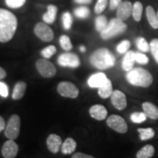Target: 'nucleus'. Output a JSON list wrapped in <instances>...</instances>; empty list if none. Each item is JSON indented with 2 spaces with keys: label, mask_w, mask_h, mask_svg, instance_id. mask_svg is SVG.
Instances as JSON below:
<instances>
[{
  "label": "nucleus",
  "mask_w": 158,
  "mask_h": 158,
  "mask_svg": "<svg viewBox=\"0 0 158 158\" xmlns=\"http://www.w3.org/2000/svg\"><path fill=\"white\" fill-rule=\"evenodd\" d=\"M62 21L63 28L65 30H69L73 25V16L69 12H65L62 16Z\"/></svg>",
  "instance_id": "nucleus-29"
},
{
  "label": "nucleus",
  "mask_w": 158,
  "mask_h": 158,
  "mask_svg": "<svg viewBox=\"0 0 158 158\" xmlns=\"http://www.w3.org/2000/svg\"><path fill=\"white\" fill-rule=\"evenodd\" d=\"M143 112L151 119H157L158 118V108L155 105L149 102H145L142 105Z\"/></svg>",
  "instance_id": "nucleus-18"
},
{
  "label": "nucleus",
  "mask_w": 158,
  "mask_h": 158,
  "mask_svg": "<svg viewBox=\"0 0 158 158\" xmlns=\"http://www.w3.org/2000/svg\"><path fill=\"white\" fill-rule=\"evenodd\" d=\"M122 2V0H110L109 7L111 10L117 9L120 4Z\"/></svg>",
  "instance_id": "nucleus-40"
},
{
  "label": "nucleus",
  "mask_w": 158,
  "mask_h": 158,
  "mask_svg": "<svg viewBox=\"0 0 158 158\" xmlns=\"http://www.w3.org/2000/svg\"><path fill=\"white\" fill-rule=\"evenodd\" d=\"M143 7L141 2H135L133 5V12H132V15H133L134 20L137 22L141 21L142 14H143Z\"/></svg>",
  "instance_id": "nucleus-25"
},
{
  "label": "nucleus",
  "mask_w": 158,
  "mask_h": 158,
  "mask_svg": "<svg viewBox=\"0 0 158 158\" xmlns=\"http://www.w3.org/2000/svg\"><path fill=\"white\" fill-rule=\"evenodd\" d=\"M18 20L7 10L0 8V42L7 43L13 38L16 31Z\"/></svg>",
  "instance_id": "nucleus-1"
},
{
  "label": "nucleus",
  "mask_w": 158,
  "mask_h": 158,
  "mask_svg": "<svg viewBox=\"0 0 158 158\" xmlns=\"http://www.w3.org/2000/svg\"><path fill=\"white\" fill-rule=\"evenodd\" d=\"M9 94L7 85L2 81H0V96L6 98Z\"/></svg>",
  "instance_id": "nucleus-39"
},
{
  "label": "nucleus",
  "mask_w": 158,
  "mask_h": 158,
  "mask_svg": "<svg viewBox=\"0 0 158 158\" xmlns=\"http://www.w3.org/2000/svg\"><path fill=\"white\" fill-rule=\"evenodd\" d=\"M113 87H112V83L109 79L102 86L98 88V94L102 98H108L110 97L113 93Z\"/></svg>",
  "instance_id": "nucleus-22"
},
{
  "label": "nucleus",
  "mask_w": 158,
  "mask_h": 158,
  "mask_svg": "<svg viewBox=\"0 0 158 158\" xmlns=\"http://www.w3.org/2000/svg\"><path fill=\"white\" fill-rule=\"evenodd\" d=\"M112 104L118 110H123L127 106V98L125 94L119 90L114 91L110 95Z\"/></svg>",
  "instance_id": "nucleus-13"
},
{
  "label": "nucleus",
  "mask_w": 158,
  "mask_h": 158,
  "mask_svg": "<svg viewBox=\"0 0 158 158\" xmlns=\"http://www.w3.org/2000/svg\"><path fill=\"white\" fill-rule=\"evenodd\" d=\"M59 43L61 47L65 51H70L73 48L72 43H71L70 37L67 35H62L59 38Z\"/></svg>",
  "instance_id": "nucleus-32"
},
{
  "label": "nucleus",
  "mask_w": 158,
  "mask_h": 158,
  "mask_svg": "<svg viewBox=\"0 0 158 158\" xmlns=\"http://www.w3.org/2000/svg\"><path fill=\"white\" fill-rule=\"evenodd\" d=\"M108 20L105 15H98L95 19V29L96 30L101 32L103 29L106 28L108 24Z\"/></svg>",
  "instance_id": "nucleus-28"
},
{
  "label": "nucleus",
  "mask_w": 158,
  "mask_h": 158,
  "mask_svg": "<svg viewBox=\"0 0 158 158\" xmlns=\"http://www.w3.org/2000/svg\"><path fill=\"white\" fill-rule=\"evenodd\" d=\"M138 132L140 134V138L141 141H146L152 138L155 135V132L152 128H139Z\"/></svg>",
  "instance_id": "nucleus-26"
},
{
  "label": "nucleus",
  "mask_w": 158,
  "mask_h": 158,
  "mask_svg": "<svg viewBox=\"0 0 158 158\" xmlns=\"http://www.w3.org/2000/svg\"><path fill=\"white\" fill-rule=\"evenodd\" d=\"M127 29V24L118 18L112 19L107 26L100 32V36L103 40H108L122 34Z\"/></svg>",
  "instance_id": "nucleus-4"
},
{
  "label": "nucleus",
  "mask_w": 158,
  "mask_h": 158,
  "mask_svg": "<svg viewBox=\"0 0 158 158\" xmlns=\"http://www.w3.org/2000/svg\"><path fill=\"white\" fill-rule=\"evenodd\" d=\"M6 76H7L6 71L4 70L2 68H1V67H0V80H1V79L5 78Z\"/></svg>",
  "instance_id": "nucleus-44"
},
{
  "label": "nucleus",
  "mask_w": 158,
  "mask_h": 158,
  "mask_svg": "<svg viewBox=\"0 0 158 158\" xmlns=\"http://www.w3.org/2000/svg\"><path fill=\"white\" fill-rule=\"evenodd\" d=\"M72 157L73 158H93L92 156L86 155V154L81 153V152L75 153L74 155L72 156Z\"/></svg>",
  "instance_id": "nucleus-41"
},
{
  "label": "nucleus",
  "mask_w": 158,
  "mask_h": 158,
  "mask_svg": "<svg viewBox=\"0 0 158 158\" xmlns=\"http://www.w3.org/2000/svg\"><path fill=\"white\" fill-rule=\"evenodd\" d=\"M130 47V42L127 40H123L117 45L116 47V51H118V53L119 54H125L127 52V51L129 50Z\"/></svg>",
  "instance_id": "nucleus-36"
},
{
  "label": "nucleus",
  "mask_w": 158,
  "mask_h": 158,
  "mask_svg": "<svg viewBox=\"0 0 158 158\" xmlns=\"http://www.w3.org/2000/svg\"><path fill=\"white\" fill-rule=\"evenodd\" d=\"M108 5V0H98L94 6V13L96 14H100L106 10Z\"/></svg>",
  "instance_id": "nucleus-34"
},
{
  "label": "nucleus",
  "mask_w": 158,
  "mask_h": 158,
  "mask_svg": "<svg viewBox=\"0 0 158 158\" xmlns=\"http://www.w3.org/2000/svg\"><path fill=\"white\" fill-rule=\"evenodd\" d=\"M157 16H158V12H157Z\"/></svg>",
  "instance_id": "nucleus-46"
},
{
  "label": "nucleus",
  "mask_w": 158,
  "mask_h": 158,
  "mask_svg": "<svg viewBox=\"0 0 158 158\" xmlns=\"http://www.w3.org/2000/svg\"><path fill=\"white\" fill-rule=\"evenodd\" d=\"M80 51H81V52H85V51H86V47L85 46H81L80 47Z\"/></svg>",
  "instance_id": "nucleus-45"
},
{
  "label": "nucleus",
  "mask_w": 158,
  "mask_h": 158,
  "mask_svg": "<svg viewBox=\"0 0 158 158\" xmlns=\"http://www.w3.org/2000/svg\"><path fill=\"white\" fill-rule=\"evenodd\" d=\"M107 124L109 127L119 133H125L127 131V124L125 120L120 116L111 115L108 118Z\"/></svg>",
  "instance_id": "nucleus-9"
},
{
  "label": "nucleus",
  "mask_w": 158,
  "mask_h": 158,
  "mask_svg": "<svg viewBox=\"0 0 158 158\" xmlns=\"http://www.w3.org/2000/svg\"><path fill=\"white\" fill-rule=\"evenodd\" d=\"M26 89H27V84L24 82H18L15 85L13 94H12V98L13 100H20V99L22 98L25 94Z\"/></svg>",
  "instance_id": "nucleus-21"
},
{
  "label": "nucleus",
  "mask_w": 158,
  "mask_h": 158,
  "mask_svg": "<svg viewBox=\"0 0 158 158\" xmlns=\"http://www.w3.org/2000/svg\"><path fill=\"white\" fill-rule=\"evenodd\" d=\"M155 154V148L152 145H146L138 152L136 157L138 158H150L153 157Z\"/></svg>",
  "instance_id": "nucleus-24"
},
{
  "label": "nucleus",
  "mask_w": 158,
  "mask_h": 158,
  "mask_svg": "<svg viewBox=\"0 0 158 158\" xmlns=\"http://www.w3.org/2000/svg\"><path fill=\"white\" fill-rule=\"evenodd\" d=\"M76 142L74 139L68 138L65 140L62 145V152L64 155L72 154L76 149Z\"/></svg>",
  "instance_id": "nucleus-23"
},
{
  "label": "nucleus",
  "mask_w": 158,
  "mask_h": 158,
  "mask_svg": "<svg viewBox=\"0 0 158 158\" xmlns=\"http://www.w3.org/2000/svg\"><path fill=\"white\" fill-rule=\"evenodd\" d=\"M21 128V119L16 114H14L9 118L5 129L6 137L9 139L15 140L19 137Z\"/></svg>",
  "instance_id": "nucleus-5"
},
{
  "label": "nucleus",
  "mask_w": 158,
  "mask_h": 158,
  "mask_svg": "<svg viewBox=\"0 0 158 158\" xmlns=\"http://www.w3.org/2000/svg\"><path fill=\"white\" fill-rule=\"evenodd\" d=\"M135 52L133 51H129L126 53L125 56H124L122 60V68L125 71H130L133 68L134 64H135Z\"/></svg>",
  "instance_id": "nucleus-17"
},
{
  "label": "nucleus",
  "mask_w": 158,
  "mask_h": 158,
  "mask_svg": "<svg viewBox=\"0 0 158 158\" xmlns=\"http://www.w3.org/2000/svg\"><path fill=\"white\" fill-rule=\"evenodd\" d=\"M150 50L152 51L156 62L158 64V39H154L150 43Z\"/></svg>",
  "instance_id": "nucleus-37"
},
{
  "label": "nucleus",
  "mask_w": 158,
  "mask_h": 158,
  "mask_svg": "<svg viewBox=\"0 0 158 158\" xmlns=\"http://www.w3.org/2000/svg\"><path fill=\"white\" fill-rule=\"evenodd\" d=\"M136 46L139 49L140 51H143V52H148L150 50V44L144 39L143 37H139L136 39Z\"/></svg>",
  "instance_id": "nucleus-30"
},
{
  "label": "nucleus",
  "mask_w": 158,
  "mask_h": 158,
  "mask_svg": "<svg viewBox=\"0 0 158 158\" xmlns=\"http://www.w3.org/2000/svg\"><path fill=\"white\" fill-rule=\"evenodd\" d=\"M75 16L80 19H86L89 16L90 10L86 6H81L77 7L73 11Z\"/></svg>",
  "instance_id": "nucleus-27"
},
{
  "label": "nucleus",
  "mask_w": 158,
  "mask_h": 158,
  "mask_svg": "<svg viewBox=\"0 0 158 158\" xmlns=\"http://www.w3.org/2000/svg\"><path fill=\"white\" fill-rule=\"evenodd\" d=\"M34 31L40 39L45 42H51L54 39V31L45 23H37L35 27Z\"/></svg>",
  "instance_id": "nucleus-8"
},
{
  "label": "nucleus",
  "mask_w": 158,
  "mask_h": 158,
  "mask_svg": "<svg viewBox=\"0 0 158 158\" xmlns=\"http://www.w3.org/2000/svg\"><path fill=\"white\" fill-rule=\"evenodd\" d=\"M19 152V146L14 140L9 139L4 143L2 148V155L5 158H14Z\"/></svg>",
  "instance_id": "nucleus-12"
},
{
  "label": "nucleus",
  "mask_w": 158,
  "mask_h": 158,
  "mask_svg": "<svg viewBox=\"0 0 158 158\" xmlns=\"http://www.w3.org/2000/svg\"><path fill=\"white\" fill-rule=\"evenodd\" d=\"M135 62H137L141 64H147L149 63V58L146 55L141 54L140 52H135Z\"/></svg>",
  "instance_id": "nucleus-38"
},
{
  "label": "nucleus",
  "mask_w": 158,
  "mask_h": 158,
  "mask_svg": "<svg viewBox=\"0 0 158 158\" xmlns=\"http://www.w3.org/2000/svg\"><path fill=\"white\" fill-rule=\"evenodd\" d=\"M62 145L60 136L56 134H51L47 138V147L52 153H57Z\"/></svg>",
  "instance_id": "nucleus-14"
},
{
  "label": "nucleus",
  "mask_w": 158,
  "mask_h": 158,
  "mask_svg": "<svg viewBox=\"0 0 158 158\" xmlns=\"http://www.w3.org/2000/svg\"><path fill=\"white\" fill-rule=\"evenodd\" d=\"M36 68L40 74L45 78H51L56 73V70L54 65L45 59H41L37 61Z\"/></svg>",
  "instance_id": "nucleus-6"
},
{
  "label": "nucleus",
  "mask_w": 158,
  "mask_h": 158,
  "mask_svg": "<svg viewBox=\"0 0 158 158\" xmlns=\"http://www.w3.org/2000/svg\"><path fill=\"white\" fill-rule=\"evenodd\" d=\"M146 15L149 22V25L152 27L153 29H158V16L157 14L155 11V9L152 6H147L146 8Z\"/></svg>",
  "instance_id": "nucleus-20"
},
{
  "label": "nucleus",
  "mask_w": 158,
  "mask_h": 158,
  "mask_svg": "<svg viewBox=\"0 0 158 158\" xmlns=\"http://www.w3.org/2000/svg\"><path fill=\"white\" fill-rule=\"evenodd\" d=\"M58 64L62 67L76 68L80 66V59L76 54L72 53H65L61 54L58 58Z\"/></svg>",
  "instance_id": "nucleus-10"
},
{
  "label": "nucleus",
  "mask_w": 158,
  "mask_h": 158,
  "mask_svg": "<svg viewBox=\"0 0 158 158\" xmlns=\"http://www.w3.org/2000/svg\"><path fill=\"white\" fill-rule=\"evenodd\" d=\"M147 116L144 112H135L130 115L131 121L136 124H140L147 120Z\"/></svg>",
  "instance_id": "nucleus-31"
},
{
  "label": "nucleus",
  "mask_w": 158,
  "mask_h": 158,
  "mask_svg": "<svg viewBox=\"0 0 158 158\" xmlns=\"http://www.w3.org/2000/svg\"><path fill=\"white\" fill-rule=\"evenodd\" d=\"M57 91L60 95L69 98H76L79 94L78 89L76 85L67 81L59 83L57 86Z\"/></svg>",
  "instance_id": "nucleus-7"
},
{
  "label": "nucleus",
  "mask_w": 158,
  "mask_h": 158,
  "mask_svg": "<svg viewBox=\"0 0 158 158\" xmlns=\"http://www.w3.org/2000/svg\"><path fill=\"white\" fill-rule=\"evenodd\" d=\"M77 4H81V5H88V4L92 3L93 0H73Z\"/></svg>",
  "instance_id": "nucleus-42"
},
{
  "label": "nucleus",
  "mask_w": 158,
  "mask_h": 158,
  "mask_svg": "<svg viewBox=\"0 0 158 158\" xmlns=\"http://www.w3.org/2000/svg\"><path fill=\"white\" fill-rule=\"evenodd\" d=\"M127 81L136 86L149 87L152 84L153 77L149 71L141 68H133L126 76Z\"/></svg>",
  "instance_id": "nucleus-3"
},
{
  "label": "nucleus",
  "mask_w": 158,
  "mask_h": 158,
  "mask_svg": "<svg viewBox=\"0 0 158 158\" xmlns=\"http://www.w3.org/2000/svg\"><path fill=\"white\" fill-rule=\"evenodd\" d=\"M108 79L104 73H98L90 76V78L88 79V84L92 88H99L106 84Z\"/></svg>",
  "instance_id": "nucleus-15"
},
{
  "label": "nucleus",
  "mask_w": 158,
  "mask_h": 158,
  "mask_svg": "<svg viewBox=\"0 0 158 158\" xmlns=\"http://www.w3.org/2000/svg\"><path fill=\"white\" fill-rule=\"evenodd\" d=\"M133 12V4L130 1H124L116 9V18L122 21H126L130 17Z\"/></svg>",
  "instance_id": "nucleus-11"
},
{
  "label": "nucleus",
  "mask_w": 158,
  "mask_h": 158,
  "mask_svg": "<svg viewBox=\"0 0 158 158\" xmlns=\"http://www.w3.org/2000/svg\"><path fill=\"white\" fill-rule=\"evenodd\" d=\"M56 51V48L54 45H49L41 51V55L44 57L45 59H49L54 55Z\"/></svg>",
  "instance_id": "nucleus-35"
},
{
  "label": "nucleus",
  "mask_w": 158,
  "mask_h": 158,
  "mask_svg": "<svg viewBox=\"0 0 158 158\" xmlns=\"http://www.w3.org/2000/svg\"><path fill=\"white\" fill-rule=\"evenodd\" d=\"M57 10L58 9H57L56 6L54 5H48L47 7V12L43 15V20L44 21V22L48 23V24L54 23L56 18Z\"/></svg>",
  "instance_id": "nucleus-19"
},
{
  "label": "nucleus",
  "mask_w": 158,
  "mask_h": 158,
  "mask_svg": "<svg viewBox=\"0 0 158 158\" xmlns=\"http://www.w3.org/2000/svg\"><path fill=\"white\" fill-rule=\"evenodd\" d=\"M7 7L12 9H18L23 7L27 0H5Z\"/></svg>",
  "instance_id": "nucleus-33"
},
{
  "label": "nucleus",
  "mask_w": 158,
  "mask_h": 158,
  "mask_svg": "<svg viewBox=\"0 0 158 158\" xmlns=\"http://www.w3.org/2000/svg\"><path fill=\"white\" fill-rule=\"evenodd\" d=\"M5 127L6 124L5 119H4L2 116H0V133H1L2 131H3V130L5 129Z\"/></svg>",
  "instance_id": "nucleus-43"
},
{
  "label": "nucleus",
  "mask_w": 158,
  "mask_h": 158,
  "mask_svg": "<svg viewBox=\"0 0 158 158\" xmlns=\"http://www.w3.org/2000/svg\"><path fill=\"white\" fill-rule=\"evenodd\" d=\"M90 116L99 121L103 120L107 117L108 111L106 108L101 105H94L89 109Z\"/></svg>",
  "instance_id": "nucleus-16"
},
{
  "label": "nucleus",
  "mask_w": 158,
  "mask_h": 158,
  "mask_svg": "<svg viewBox=\"0 0 158 158\" xmlns=\"http://www.w3.org/2000/svg\"><path fill=\"white\" fill-rule=\"evenodd\" d=\"M90 62L96 68L106 70L114 66L115 57L110 51L106 48H100L94 51L90 57Z\"/></svg>",
  "instance_id": "nucleus-2"
}]
</instances>
